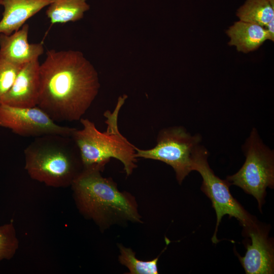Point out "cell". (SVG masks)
<instances>
[{"label":"cell","mask_w":274,"mask_h":274,"mask_svg":"<svg viewBox=\"0 0 274 274\" xmlns=\"http://www.w3.org/2000/svg\"><path fill=\"white\" fill-rule=\"evenodd\" d=\"M40 75L37 106L55 122L80 121L100 87L96 71L79 51L48 50Z\"/></svg>","instance_id":"obj_1"},{"label":"cell","mask_w":274,"mask_h":274,"mask_svg":"<svg viewBox=\"0 0 274 274\" xmlns=\"http://www.w3.org/2000/svg\"><path fill=\"white\" fill-rule=\"evenodd\" d=\"M104 169L83 167L73 182L71 186L79 212L104 230L114 224L142 222L133 196L120 191L111 178L102 177Z\"/></svg>","instance_id":"obj_2"},{"label":"cell","mask_w":274,"mask_h":274,"mask_svg":"<svg viewBox=\"0 0 274 274\" xmlns=\"http://www.w3.org/2000/svg\"><path fill=\"white\" fill-rule=\"evenodd\" d=\"M24 168L33 180L54 188L71 186L83 168L72 136L46 135L36 138L24 150Z\"/></svg>","instance_id":"obj_3"},{"label":"cell","mask_w":274,"mask_h":274,"mask_svg":"<svg viewBox=\"0 0 274 274\" xmlns=\"http://www.w3.org/2000/svg\"><path fill=\"white\" fill-rule=\"evenodd\" d=\"M126 98L125 95L120 96L113 111L104 113L106 131H99L88 119L80 120L82 128H76L71 136L79 149L83 167H105L111 158H115L122 162L127 176L136 168L135 146L120 133L118 126L119 113Z\"/></svg>","instance_id":"obj_4"},{"label":"cell","mask_w":274,"mask_h":274,"mask_svg":"<svg viewBox=\"0 0 274 274\" xmlns=\"http://www.w3.org/2000/svg\"><path fill=\"white\" fill-rule=\"evenodd\" d=\"M244 149L245 162L236 174L228 176L227 181L253 195L261 208L266 188L273 186V151L263 143L255 128H253Z\"/></svg>","instance_id":"obj_5"},{"label":"cell","mask_w":274,"mask_h":274,"mask_svg":"<svg viewBox=\"0 0 274 274\" xmlns=\"http://www.w3.org/2000/svg\"><path fill=\"white\" fill-rule=\"evenodd\" d=\"M201 140L199 134L191 135L182 126L163 128L158 132L156 144L149 149L135 147V157L163 162L171 166L181 184L193 170L194 153Z\"/></svg>","instance_id":"obj_6"},{"label":"cell","mask_w":274,"mask_h":274,"mask_svg":"<svg viewBox=\"0 0 274 274\" xmlns=\"http://www.w3.org/2000/svg\"><path fill=\"white\" fill-rule=\"evenodd\" d=\"M209 152L200 145L194 155L193 170L197 171L202 179L201 189L211 199L217 215V224L212 241L214 244L219 241L216 237L218 226L223 216L228 215L237 219L245 227L253 225L251 218L239 203L232 197L227 181L217 177L210 168L208 157Z\"/></svg>","instance_id":"obj_7"},{"label":"cell","mask_w":274,"mask_h":274,"mask_svg":"<svg viewBox=\"0 0 274 274\" xmlns=\"http://www.w3.org/2000/svg\"><path fill=\"white\" fill-rule=\"evenodd\" d=\"M0 126L22 136H71L76 128L59 125L39 107L19 108L0 105Z\"/></svg>","instance_id":"obj_8"},{"label":"cell","mask_w":274,"mask_h":274,"mask_svg":"<svg viewBox=\"0 0 274 274\" xmlns=\"http://www.w3.org/2000/svg\"><path fill=\"white\" fill-rule=\"evenodd\" d=\"M40 63L35 60L23 65L2 104L19 108L38 105L40 88Z\"/></svg>","instance_id":"obj_9"},{"label":"cell","mask_w":274,"mask_h":274,"mask_svg":"<svg viewBox=\"0 0 274 274\" xmlns=\"http://www.w3.org/2000/svg\"><path fill=\"white\" fill-rule=\"evenodd\" d=\"M29 25L25 23L11 35L0 33V55L19 65L39 60L44 51L42 43H29Z\"/></svg>","instance_id":"obj_10"},{"label":"cell","mask_w":274,"mask_h":274,"mask_svg":"<svg viewBox=\"0 0 274 274\" xmlns=\"http://www.w3.org/2000/svg\"><path fill=\"white\" fill-rule=\"evenodd\" d=\"M252 226L247 228L252 243L251 245L247 244L245 256L239 257L240 261L247 274L273 273V254L271 246L264 233Z\"/></svg>","instance_id":"obj_11"},{"label":"cell","mask_w":274,"mask_h":274,"mask_svg":"<svg viewBox=\"0 0 274 274\" xmlns=\"http://www.w3.org/2000/svg\"><path fill=\"white\" fill-rule=\"evenodd\" d=\"M53 0H1L4 7L0 20V33L11 35L20 29L26 21L48 6Z\"/></svg>","instance_id":"obj_12"},{"label":"cell","mask_w":274,"mask_h":274,"mask_svg":"<svg viewBox=\"0 0 274 274\" xmlns=\"http://www.w3.org/2000/svg\"><path fill=\"white\" fill-rule=\"evenodd\" d=\"M226 33L230 38L228 44L235 46L238 51L244 53L257 49L266 40H269L264 27L241 20L235 22Z\"/></svg>","instance_id":"obj_13"},{"label":"cell","mask_w":274,"mask_h":274,"mask_svg":"<svg viewBox=\"0 0 274 274\" xmlns=\"http://www.w3.org/2000/svg\"><path fill=\"white\" fill-rule=\"evenodd\" d=\"M87 0H53L46 11L52 24H63L81 19L89 9Z\"/></svg>","instance_id":"obj_14"},{"label":"cell","mask_w":274,"mask_h":274,"mask_svg":"<svg viewBox=\"0 0 274 274\" xmlns=\"http://www.w3.org/2000/svg\"><path fill=\"white\" fill-rule=\"evenodd\" d=\"M236 15L241 21L265 27L274 19V0H246Z\"/></svg>","instance_id":"obj_15"},{"label":"cell","mask_w":274,"mask_h":274,"mask_svg":"<svg viewBox=\"0 0 274 274\" xmlns=\"http://www.w3.org/2000/svg\"><path fill=\"white\" fill-rule=\"evenodd\" d=\"M119 261L129 270L130 274H157L158 257L149 261H142L136 258L135 253L129 248L119 245Z\"/></svg>","instance_id":"obj_16"},{"label":"cell","mask_w":274,"mask_h":274,"mask_svg":"<svg viewBox=\"0 0 274 274\" xmlns=\"http://www.w3.org/2000/svg\"><path fill=\"white\" fill-rule=\"evenodd\" d=\"M18 247L13 221L0 227V260L12 257Z\"/></svg>","instance_id":"obj_17"},{"label":"cell","mask_w":274,"mask_h":274,"mask_svg":"<svg viewBox=\"0 0 274 274\" xmlns=\"http://www.w3.org/2000/svg\"><path fill=\"white\" fill-rule=\"evenodd\" d=\"M23 65L13 63L0 55V105Z\"/></svg>","instance_id":"obj_18"},{"label":"cell","mask_w":274,"mask_h":274,"mask_svg":"<svg viewBox=\"0 0 274 274\" xmlns=\"http://www.w3.org/2000/svg\"><path fill=\"white\" fill-rule=\"evenodd\" d=\"M1 5V0H0V6Z\"/></svg>","instance_id":"obj_19"}]
</instances>
